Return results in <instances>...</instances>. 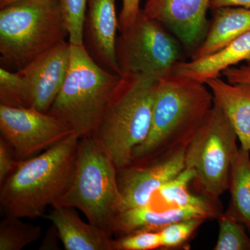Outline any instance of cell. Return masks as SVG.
Here are the masks:
<instances>
[{
    "instance_id": "obj_4",
    "label": "cell",
    "mask_w": 250,
    "mask_h": 250,
    "mask_svg": "<svg viewBox=\"0 0 250 250\" xmlns=\"http://www.w3.org/2000/svg\"><path fill=\"white\" fill-rule=\"evenodd\" d=\"M157 80L141 74L121 75L95 137L118 170L132 162L133 152L147 139Z\"/></svg>"
},
{
    "instance_id": "obj_22",
    "label": "cell",
    "mask_w": 250,
    "mask_h": 250,
    "mask_svg": "<svg viewBox=\"0 0 250 250\" xmlns=\"http://www.w3.org/2000/svg\"><path fill=\"white\" fill-rule=\"evenodd\" d=\"M219 225L218 238L213 250H250V237L245 227L223 212L217 219Z\"/></svg>"
},
{
    "instance_id": "obj_17",
    "label": "cell",
    "mask_w": 250,
    "mask_h": 250,
    "mask_svg": "<svg viewBox=\"0 0 250 250\" xmlns=\"http://www.w3.org/2000/svg\"><path fill=\"white\" fill-rule=\"evenodd\" d=\"M243 62H250V31L214 54L190 62H179L174 72L205 83Z\"/></svg>"
},
{
    "instance_id": "obj_19",
    "label": "cell",
    "mask_w": 250,
    "mask_h": 250,
    "mask_svg": "<svg viewBox=\"0 0 250 250\" xmlns=\"http://www.w3.org/2000/svg\"><path fill=\"white\" fill-rule=\"evenodd\" d=\"M228 190L230 202L225 213L250 233V152L241 147L231 166Z\"/></svg>"
},
{
    "instance_id": "obj_11",
    "label": "cell",
    "mask_w": 250,
    "mask_h": 250,
    "mask_svg": "<svg viewBox=\"0 0 250 250\" xmlns=\"http://www.w3.org/2000/svg\"><path fill=\"white\" fill-rule=\"evenodd\" d=\"M70 47V42L62 41L17 71L24 83L29 107L49 111L68 71Z\"/></svg>"
},
{
    "instance_id": "obj_30",
    "label": "cell",
    "mask_w": 250,
    "mask_h": 250,
    "mask_svg": "<svg viewBox=\"0 0 250 250\" xmlns=\"http://www.w3.org/2000/svg\"><path fill=\"white\" fill-rule=\"evenodd\" d=\"M225 6H238L250 9V0H212L210 9H216Z\"/></svg>"
},
{
    "instance_id": "obj_31",
    "label": "cell",
    "mask_w": 250,
    "mask_h": 250,
    "mask_svg": "<svg viewBox=\"0 0 250 250\" xmlns=\"http://www.w3.org/2000/svg\"><path fill=\"white\" fill-rule=\"evenodd\" d=\"M58 236L57 230L53 226L52 229L49 230L48 233L41 244V250H57V243L56 241V236Z\"/></svg>"
},
{
    "instance_id": "obj_29",
    "label": "cell",
    "mask_w": 250,
    "mask_h": 250,
    "mask_svg": "<svg viewBox=\"0 0 250 250\" xmlns=\"http://www.w3.org/2000/svg\"><path fill=\"white\" fill-rule=\"evenodd\" d=\"M240 67L227 69L222 75L231 83H250V62Z\"/></svg>"
},
{
    "instance_id": "obj_20",
    "label": "cell",
    "mask_w": 250,
    "mask_h": 250,
    "mask_svg": "<svg viewBox=\"0 0 250 250\" xmlns=\"http://www.w3.org/2000/svg\"><path fill=\"white\" fill-rule=\"evenodd\" d=\"M195 178V172L186 167L174 178L164 184L156 192L167 207H195L207 210L218 219L223 213L220 200H214L206 195H193L189 190L190 182Z\"/></svg>"
},
{
    "instance_id": "obj_3",
    "label": "cell",
    "mask_w": 250,
    "mask_h": 250,
    "mask_svg": "<svg viewBox=\"0 0 250 250\" xmlns=\"http://www.w3.org/2000/svg\"><path fill=\"white\" fill-rule=\"evenodd\" d=\"M68 35L58 0L15 1L0 11L1 67L18 71Z\"/></svg>"
},
{
    "instance_id": "obj_14",
    "label": "cell",
    "mask_w": 250,
    "mask_h": 250,
    "mask_svg": "<svg viewBox=\"0 0 250 250\" xmlns=\"http://www.w3.org/2000/svg\"><path fill=\"white\" fill-rule=\"evenodd\" d=\"M192 218L213 220L207 210L195 207L154 208L149 205L120 212L112 221L110 232L121 236L139 231H159L170 224Z\"/></svg>"
},
{
    "instance_id": "obj_5",
    "label": "cell",
    "mask_w": 250,
    "mask_h": 250,
    "mask_svg": "<svg viewBox=\"0 0 250 250\" xmlns=\"http://www.w3.org/2000/svg\"><path fill=\"white\" fill-rule=\"evenodd\" d=\"M70 45L68 71L47 113L68 125L80 139L94 136L121 75L98 65L83 45Z\"/></svg>"
},
{
    "instance_id": "obj_24",
    "label": "cell",
    "mask_w": 250,
    "mask_h": 250,
    "mask_svg": "<svg viewBox=\"0 0 250 250\" xmlns=\"http://www.w3.org/2000/svg\"><path fill=\"white\" fill-rule=\"evenodd\" d=\"M0 104L12 107H29L24 83L17 71L0 69Z\"/></svg>"
},
{
    "instance_id": "obj_7",
    "label": "cell",
    "mask_w": 250,
    "mask_h": 250,
    "mask_svg": "<svg viewBox=\"0 0 250 250\" xmlns=\"http://www.w3.org/2000/svg\"><path fill=\"white\" fill-rule=\"evenodd\" d=\"M238 140L232 125L214 103L186 150V167L195 171L193 182L202 195L219 201L228 190L231 166L239 150Z\"/></svg>"
},
{
    "instance_id": "obj_32",
    "label": "cell",
    "mask_w": 250,
    "mask_h": 250,
    "mask_svg": "<svg viewBox=\"0 0 250 250\" xmlns=\"http://www.w3.org/2000/svg\"><path fill=\"white\" fill-rule=\"evenodd\" d=\"M18 0H0V9H3L5 6L12 4Z\"/></svg>"
},
{
    "instance_id": "obj_27",
    "label": "cell",
    "mask_w": 250,
    "mask_h": 250,
    "mask_svg": "<svg viewBox=\"0 0 250 250\" xmlns=\"http://www.w3.org/2000/svg\"><path fill=\"white\" fill-rule=\"evenodd\" d=\"M14 153L8 143L0 138V183L14 172L18 162L14 160Z\"/></svg>"
},
{
    "instance_id": "obj_6",
    "label": "cell",
    "mask_w": 250,
    "mask_h": 250,
    "mask_svg": "<svg viewBox=\"0 0 250 250\" xmlns=\"http://www.w3.org/2000/svg\"><path fill=\"white\" fill-rule=\"evenodd\" d=\"M55 205L80 210L88 223L111 233L112 221L121 210L123 198L118 169L95 136L80 139L71 186Z\"/></svg>"
},
{
    "instance_id": "obj_15",
    "label": "cell",
    "mask_w": 250,
    "mask_h": 250,
    "mask_svg": "<svg viewBox=\"0 0 250 250\" xmlns=\"http://www.w3.org/2000/svg\"><path fill=\"white\" fill-rule=\"evenodd\" d=\"M44 217L52 223L66 250H114L110 233L85 223L72 207L53 206Z\"/></svg>"
},
{
    "instance_id": "obj_2",
    "label": "cell",
    "mask_w": 250,
    "mask_h": 250,
    "mask_svg": "<svg viewBox=\"0 0 250 250\" xmlns=\"http://www.w3.org/2000/svg\"><path fill=\"white\" fill-rule=\"evenodd\" d=\"M80 138L75 134L39 155L21 161L1 184L0 205L4 216L44 217L57 205L73 180Z\"/></svg>"
},
{
    "instance_id": "obj_9",
    "label": "cell",
    "mask_w": 250,
    "mask_h": 250,
    "mask_svg": "<svg viewBox=\"0 0 250 250\" xmlns=\"http://www.w3.org/2000/svg\"><path fill=\"white\" fill-rule=\"evenodd\" d=\"M0 131L20 161L75 134L68 125L48 113L4 104H0Z\"/></svg>"
},
{
    "instance_id": "obj_10",
    "label": "cell",
    "mask_w": 250,
    "mask_h": 250,
    "mask_svg": "<svg viewBox=\"0 0 250 250\" xmlns=\"http://www.w3.org/2000/svg\"><path fill=\"white\" fill-rule=\"evenodd\" d=\"M187 148H178L147 160L132 163L118 170L123 198L120 212L151 204L158 190L186 168Z\"/></svg>"
},
{
    "instance_id": "obj_21",
    "label": "cell",
    "mask_w": 250,
    "mask_h": 250,
    "mask_svg": "<svg viewBox=\"0 0 250 250\" xmlns=\"http://www.w3.org/2000/svg\"><path fill=\"white\" fill-rule=\"evenodd\" d=\"M42 229L17 217L5 216L0 223V250H21L42 236Z\"/></svg>"
},
{
    "instance_id": "obj_28",
    "label": "cell",
    "mask_w": 250,
    "mask_h": 250,
    "mask_svg": "<svg viewBox=\"0 0 250 250\" xmlns=\"http://www.w3.org/2000/svg\"><path fill=\"white\" fill-rule=\"evenodd\" d=\"M141 0H123V7L119 16V29H124L130 25L141 11L140 7Z\"/></svg>"
},
{
    "instance_id": "obj_1",
    "label": "cell",
    "mask_w": 250,
    "mask_h": 250,
    "mask_svg": "<svg viewBox=\"0 0 250 250\" xmlns=\"http://www.w3.org/2000/svg\"><path fill=\"white\" fill-rule=\"evenodd\" d=\"M214 104L202 82L172 72L156 82L150 131L133 152L132 163L187 147Z\"/></svg>"
},
{
    "instance_id": "obj_16",
    "label": "cell",
    "mask_w": 250,
    "mask_h": 250,
    "mask_svg": "<svg viewBox=\"0 0 250 250\" xmlns=\"http://www.w3.org/2000/svg\"><path fill=\"white\" fill-rule=\"evenodd\" d=\"M205 83L232 125L241 147L250 152V83H231L220 77Z\"/></svg>"
},
{
    "instance_id": "obj_26",
    "label": "cell",
    "mask_w": 250,
    "mask_h": 250,
    "mask_svg": "<svg viewBox=\"0 0 250 250\" xmlns=\"http://www.w3.org/2000/svg\"><path fill=\"white\" fill-rule=\"evenodd\" d=\"M114 250H154L161 248L159 231H139L113 240Z\"/></svg>"
},
{
    "instance_id": "obj_23",
    "label": "cell",
    "mask_w": 250,
    "mask_h": 250,
    "mask_svg": "<svg viewBox=\"0 0 250 250\" xmlns=\"http://www.w3.org/2000/svg\"><path fill=\"white\" fill-rule=\"evenodd\" d=\"M205 221V219L192 218L167 225L159 231L161 248L171 250L187 246L188 242Z\"/></svg>"
},
{
    "instance_id": "obj_12",
    "label": "cell",
    "mask_w": 250,
    "mask_h": 250,
    "mask_svg": "<svg viewBox=\"0 0 250 250\" xmlns=\"http://www.w3.org/2000/svg\"><path fill=\"white\" fill-rule=\"evenodd\" d=\"M212 0H145L142 11L172 31L184 47L201 45L208 31L207 12Z\"/></svg>"
},
{
    "instance_id": "obj_25",
    "label": "cell",
    "mask_w": 250,
    "mask_h": 250,
    "mask_svg": "<svg viewBox=\"0 0 250 250\" xmlns=\"http://www.w3.org/2000/svg\"><path fill=\"white\" fill-rule=\"evenodd\" d=\"M66 20L70 44L83 45V23L88 0H58Z\"/></svg>"
},
{
    "instance_id": "obj_8",
    "label": "cell",
    "mask_w": 250,
    "mask_h": 250,
    "mask_svg": "<svg viewBox=\"0 0 250 250\" xmlns=\"http://www.w3.org/2000/svg\"><path fill=\"white\" fill-rule=\"evenodd\" d=\"M120 31L116 54L121 75L141 74L158 80L174 72L181 62L177 41L142 9L134 22Z\"/></svg>"
},
{
    "instance_id": "obj_18",
    "label": "cell",
    "mask_w": 250,
    "mask_h": 250,
    "mask_svg": "<svg viewBox=\"0 0 250 250\" xmlns=\"http://www.w3.org/2000/svg\"><path fill=\"white\" fill-rule=\"evenodd\" d=\"M214 11L213 22L192 59L214 54L250 31V9L225 6Z\"/></svg>"
},
{
    "instance_id": "obj_13",
    "label": "cell",
    "mask_w": 250,
    "mask_h": 250,
    "mask_svg": "<svg viewBox=\"0 0 250 250\" xmlns=\"http://www.w3.org/2000/svg\"><path fill=\"white\" fill-rule=\"evenodd\" d=\"M116 0H88L83 23V46L92 59L108 71L121 75L116 54L119 29Z\"/></svg>"
}]
</instances>
